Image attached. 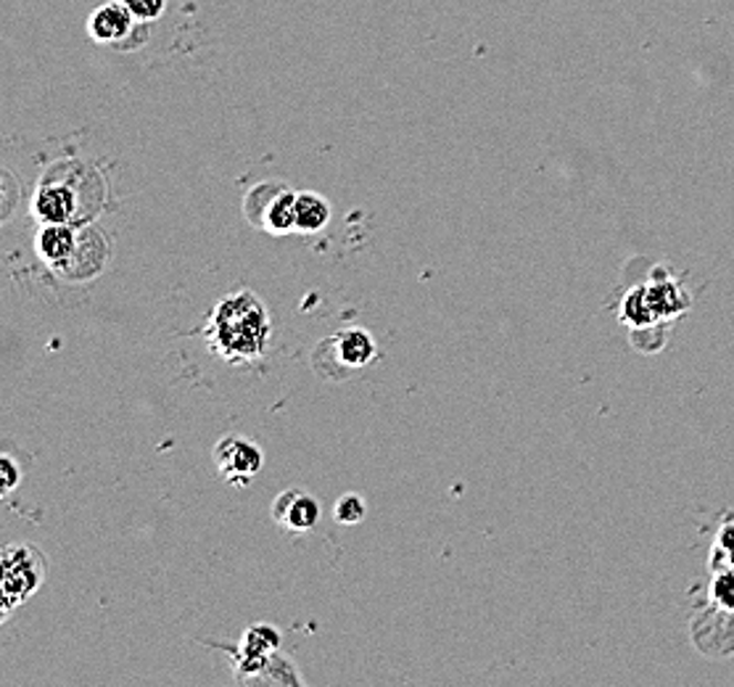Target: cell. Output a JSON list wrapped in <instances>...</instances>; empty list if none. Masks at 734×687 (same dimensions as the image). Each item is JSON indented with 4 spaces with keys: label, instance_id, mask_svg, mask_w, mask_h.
Listing matches in <instances>:
<instances>
[{
    "label": "cell",
    "instance_id": "obj_5",
    "mask_svg": "<svg viewBox=\"0 0 734 687\" xmlns=\"http://www.w3.org/2000/svg\"><path fill=\"white\" fill-rule=\"evenodd\" d=\"M146 27L133 17V11L127 9L122 0H108V3L98 6L87 19V32L95 43L101 45H114L122 48V51H130V48H138L143 40H146Z\"/></svg>",
    "mask_w": 734,
    "mask_h": 687
},
{
    "label": "cell",
    "instance_id": "obj_12",
    "mask_svg": "<svg viewBox=\"0 0 734 687\" xmlns=\"http://www.w3.org/2000/svg\"><path fill=\"white\" fill-rule=\"evenodd\" d=\"M331 222V204L315 190H298L296 194V233L312 236Z\"/></svg>",
    "mask_w": 734,
    "mask_h": 687
},
{
    "label": "cell",
    "instance_id": "obj_14",
    "mask_svg": "<svg viewBox=\"0 0 734 687\" xmlns=\"http://www.w3.org/2000/svg\"><path fill=\"white\" fill-rule=\"evenodd\" d=\"M249 685H289V687H302L304 677L298 672V666L291 662L289 656L281 650L270 653L264 658V666L260 669V675L251 679Z\"/></svg>",
    "mask_w": 734,
    "mask_h": 687
},
{
    "label": "cell",
    "instance_id": "obj_19",
    "mask_svg": "<svg viewBox=\"0 0 734 687\" xmlns=\"http://www.w3.org/2000/svg\"><path fill=\"white\" fill-rule=\"evenodd\" d=\"M19 481H22V468L17 466V460H13L11 455H3V458H0V492L11 495Z\"/></svg>",
    "mask_w": 734,
    "mask_h": 687
},
{
    "label": "cell",
    "instance_id": "obj_1",
    "mask_svg": "<svg viewBox=\"0 0 734 687\" xmlns=\"http://www.w3.org/2000/svg\"><path fill=\"white\" fill-rule=\"evenodd\" d=\"M203 333L209 350L226 363H256L270 346L273 321L262 299L243 289L217 304Z\"/></svg>",
    "mask_w": 734,
    "mask_h": 687
},
{
    "label": "cell",
    "instance_id": "obj_7",
    "mask_svg": "<svg viewBox=\"0 0 734 687\" xmlns=\"http://www.w3.org/2000/svg\"><path fill=\"white\" fill-rule=\"evenodd\" d=\"M323 508L317 502L315 495H310L307 489L291 487L281 492L273 502V519L277 527H283L285 532L294 534H307L321 523Z\"/></svg>",
    "mask_w": 734,
    "mask_h": 687
},
{
    "label": "cell",
    "instance_id": "obj_16",
    "mask_svg": "<svg viewBox=\"0 0 734 687\" xmlns=\"http://www.w3.org/2000/svg\"><path fill=\"white\" fill-rule=\"evenodd\" d=\"M333 519H336L342 527H357V523H363L367 519V502L363 495H344V498H338L336 508H333Z\"/></svg>",
    "mask_w": 734,
    "mask_h": 687
},
{
    "label": "cell",
    "instance_id": "obj_13",
    "mask_svg": "<svg viewBox=\"0 0 734 687\" xmlns=\"http://www.w3.org/2000/svg\"><path fill=\"white\" fill-rule=\"evenodd\" d=\"M648 296H650V308H652V315H656V321H669V318L682 315L690 304V299L684 296V291L671 281L650 283Z\"/></svg>",
    "mask_w": 734,
    "mask_h": 687
},
{
    "label": "cell",
    "instance_id": "obj_20",
    "mask_svg": "<svg viewBox=\"0 0 734 687\" xmlns=\"http://www.w3.org/2000/svg\"><path fill=\"white\" fill-rule=\"evenodd\" d=\"M719 550L726 555L730 566H734V523H726L722 534H719Z\"/></svg>",
    "mask_w": 734,
    "mask_h": 687
},
{
    "label": "cell",
    "instance_id": "obj_11",
    "mask_svg": "<svg viewBox=\"0 0 734 687\" xmlns=\"http://www.w3.org/2000/svg\"><path fill=\"white\" fill-rule=\"evenodd\" d=\"M281 643H283L281 629L273 627V624H268V622H260V624H251L235 645L217 643V648H230V650L243 653V656H251V658H268L270 653L281 650Z\"/></svg>",
    "mask_w": 734,
    "mask_h": 687
},
{
    "label": "cell",
    "instance_id": "obj_15",
    "mask_svg": "<svg viewBox=\"0 0 734 687\" xmlns=\"http://www.w3.org/2000/svg\"><path fill=\"white\" fill-rule=\"evenodd\" d=\"M621 321L629 323L631 329H644V325L658 323L656 315H652L650 308V296H648V285H640V289H631L621 302Z\"/></svg>",
    "mask_w": 734,
    "mask_h": 687
},
{
    "label": "cell",
    "instance_id": "obj_3",
    "mask_svg": "<svg viewBox=\"0 0 734 687\" xmlns=\"http://www.w3.org/2000/svg\"><path fill=\"white\" fill-rule=\"evenodd\" d=\"M380 355L376 339L365 329H346L333 333L315 346V371L323 378L338 381L352 376V373L363 371Z\"/></svg>",
    "mask_w": 734,
    "mask_h": 687
},
{
    "label": "cell",
    "instance_id": "obj_18",
    "mask_svg": "<svg viewBox=\"0 0 734 687\" xmlns=\"http://www.w3.org/2000/svg\"><path fill=\"white\" fill-rule=\"evenodd\" d=\"M711 595L713 603H719L726 611H734V566L716 574V580L711 584Z\"/></svg>",
    "mask_w": 734,
    "mask_h": 687
},
{
    "label": "cell",
    "instance_id": "obj_6",
    "mask_svg": "<svg viewBox=\"0 0 734 687\" xmlns=\"http://www.w3.org/2000/svg\"><path fill=\"white\" fill-rule=\"evenodd\" d=\"M214 466L228 485L247 487L256 479L264 466V452L260 445L241 437V434H228L217 441Z\"/></svg>",
    "mask_w": 734,
    "mask_h": 687
},
{
    "label": "cell",
    "instance_id": "obj_17",
    "mask_svg": "<svg viewBox=\"0 0 734 687\" xmlns=\"http://www.w3.org/2000/svg\"><path fill=\"white\" fill-rule=\"evenodd\" d=\"M127 9L133 11V17L143 24H151L156 19L165 17L167 11V0H122Z\"/></svg>",
    "mask_w": 734,
    "mask_h": 687
},
{
    "label": "cell",
    "instance_id": "obj_2",
    "mask_svg": "<svg viewBox=\"0 0 734 687\" xmlns=\"http://www.w3.org/2000/svg\"><path fill=\"white\" fill-rule=\"evenodd\" d=\"M48 558L38 548L24 542H11L0 553V605L3 618L11 616L17 605L30 601L43 587Z\"/></svg>",
    "mask_w": 734,
    "mask_h": 687
},
{
    "label": "cell",
    "instance_id": "obj_4",
    "mask_svg": "<svg viewBox=\"0 0 734 687\" xmlns=\"http://www.w3.org/2000/svg\"><path fill=\"white\" fill-rule=\"evenodd\" d=\"M243 212L251 226L268 230L273 236H285L296 230V194L283 183H262L251 188Z\"/></svg>",
    "mask_w": 734,
    "mask_h": 687
},
{
    "label": "cell",
    "instance_id": "obj_8",
    "mask_svg": "<svg viewBox=\"0 0 734 687\" xmlns=\"http://www.w3.org/2000/svg\"><path fill=\"white\" fill-rule=\"evenodd\" d=\"M32 212H35L40 222H72L80 212L77 194L66 183H40L35 199H32Z\"/></svg>",
    "mask_w": 734,
    "mask_h": 687
},
{
    "label": "cell",
    "instance_id": "obj_10",
    "mask_svg": "<svg viewBox=\"0 0 734 687\" xmlns=\"http://www.w3.org/2000/svg\"><path fill=\"white\" fill-rule=\"evenodd\" d=\"M106 257H108L106 241L95 233L93 228H87L80 233L77 251H74V257L66 262V268L61 270V273L66 278H93L106 264Z\"/></svg>",
    "mask_w": 734,
    "mask_h": 687
},
{
    "label": "cell",
    "instance_id": "obj_9",
    "mask_svg": "<svg viewBox=\"0 0 734 687\" xmlns=\"http://www.w3.org/2000/svg\"><path fill=\"white\" fill-rule=\"evenodd\" d=\"M77 241L80 233L70 222H43L35 236V251L40 260L61 273L77 251Z\"/></svg>",
    "mask_w": 734,
    "mask_h": 687
}]
</instances>
